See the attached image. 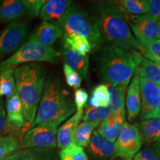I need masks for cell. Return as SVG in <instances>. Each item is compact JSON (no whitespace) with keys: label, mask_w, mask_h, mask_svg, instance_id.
Segmentation results:
<instances>
[{"label":"cell","mask_w":160,"mask_h":160,"mask_svg":"<svg viewBox=\"0 0 160 160\" xmlns=\"http://www.w3.org/2000/svg\"><path fill=\"white\" fill-rule=\"evenodd\" d=\"M142 59L135 50L105 46L99 57V73L107 85L128 87Z\"/></svg>","instance_id":"6da1fadb"},{"label":"cell","mask_w":160,"mask_h":160,"mask_svg":"<svg viewBox=\"0 0 160 160\" xmlns=\"http://www.w3.org/2000/svg\"><path fill=\"white\" fill-rule=\"evenodd\" d=\"M16 87L22 104L25 127L32 128L45 88L46 70L33 62L17 67L13 71Z\"/></svg>","instance_id":"7a4b0ae2"},{"label":"cell","mask_w":160,"mask_h":160,"mask_svg":"<svg viewBox=\"0 0 160 160\" xmlns=\"http://www.w3.org/2000/svg\"><path fill=\"white\" fill-rule=\"evenodd\" d=\"M76 105L68 91L64 88L59 79L50 77L45 81V88L38 107L32 128L39 125H51L58 127L74 113Z\"/></svg>","instance_id":"3957f363"},{"label":"cell","mask_w":160,"mask_h":160,"mask_svg":"<svg viewBox=\"0 0 160 160\" xmlns=\"http://www.w3.org/2000/svg\"><path fill=\"white\" fill-rule=\"evenodd\" d=\"M96 18L104 39L113 45L125 50H135L142 53L143 47L132 34L124 14L118 9L115 2H99Z\"/></svg>","instance_id":"277c9868"},{"label":"cell","mask_w":160,"mask_h":160,"mask_svg":"<svg viewBox=\"0 0 160 160\" xmlns=\"http://www.w3.org/2000/svg\"><path fill=\"white\" fill-rule=\"evenodd\" d=\"M58 26L65 34H76L87 39L93 48L103 43L97 19L73 4Z\"/></svg>","instance_id":"5b68a950"},{"label":"cell","mask_w":160,"mask_h":160,"mask_svg":"<svg viewBox=\"0 0 160 160\" xmlns=\"http://www.w3.org/2000/svg\"><path fill=\"white\" fill-rule=\"evenodd\" d=\"M59 54L53 48L46 47L39 43L28 42L22 46L11 57L0 62V74L9 69L17 68L22 64L36 62H55Z\"/></svg>","instance_id":"8992f818"},{"label":"cell","mask_w":160,"mask_h":160,"mask_svg":"<svg viewBox=\"0 0 160 160\" xmlns=\"http://www.w3.org/2000/svg\"><path fill=\"white\" fill-rule=\"evenodd\" d=\"M114 144V157L121 160H133L141 149L142 138L136 124L125 122Z\"/></svg>","instance_id":"52a82bcc"},{"label":"cell","mask_w":160,"mask_h":160,"mask_svg":"<svg viewBox=\"0 0 160 160\" xmlns=\"http://www.w3.org/2000/svg\"><path fill=\"white\" fill-rule=\"evenodd\" d=\"M136 39L142 47L160 39V19L148 14L124 15Z\"/></svg>","instance_id":"ba28073f"},{"label":"cell","mask_w":160,"mask_h":160,"mask_svg":"<svg viewBox=\"0 0 160 160\" xmlns=\"http://www.w3.org/2000/svg\"><path fill=\"white\" fill-rule=\"evenodd\" d=\"M57 128L39 125L28 131L23 139L24 148H54L57 145Z\"/></svg>","instance_id":"9c48e42d"},{"label":"cell","mask_w":160,"mask_h":160,"mask_svg":"<svg viewBox=\"0 0 160 160\" xmlns=\"http://www.w3.org/2000/svg\"><path fill=\"white\" fill-rule=\"evenodd\" d=\"M27 24L13 22L0 33V58L9 54L22 42L27 34Z\"/></svg>","instance_id":"30bf717a"},{"label":"cell","mask_w":160,"mask_h":160,"mask_svg":"<svg viewBox=\"0 0 160 160\" xmlns=\"http://www.w3.org/2000/svg\"><path fill=\"white\" fill-rule=\"evenodd\" d=\"M141 115L143 120L147 114L157 108L160 104V87L157 84L140 77Z\"/></svg>","instance_id":"8fae6325"},{"label":"cell","mask_w":160,"mask_h":160,"mask_svg":"<svg viewBox=\"0 0 160 160\" xmlns=\"http://www.w3.org/2000/svg\"><path fill=\"white\" fill-rule=\"evenodd\" d=\"M73 5L70 0L47 1L40 11L39 15L44 21L58 25L61 22Z\"/></svg>","instance_id":"7c38bea8"},{"label":"cell","mask_w":160,"mask_h":160,"mask_svg":"<svg viewBox=\"0 0 160 160\" xmlns=\"http://www.w3.org/2000/svg\"><path fill=\"white\" fill-rule=\"evenodd\" d=\"M126 110L128 121L137 119L141 111V97H140V76L138 70L132 77L126 96Z\"/></svg>","instance_id":"4fadbf2b"},{"label":"cell","mask_w":160,"mask_h":160,"mask_svg":"<svg viewBox=\"0 0 160 160\" xmlns=\"http://www.w3.org/2000/svg\"><path fill=\"white\" fill-rule=\"evenodd\" d=\"M63 35V31L59 26L48 22L43 21L32 33L29 42L51 47Z\"/></svg>","instance_id":"5bb4252c"},{"label":"cell","mask_w":160,"mask_h":160,"mask_svg":"<svg viewBox=\"0 0 160 160\" xmlns=\"http://www.w3.org/2000/svg\"><path fill=\"white\" fill-rule=\"evenodd\" d=\"M83 110L77 111L59 128L57 134V142L59 148H65L73 143L76 130L83 119Z\"/></svg>","instance_id":"9a60e30c"},{"label":"cell","mask_w":160,"mask_h":160,"mask_svg":"<svg viewBox=\"0 0 160 160\" xmlns=\"http://www.w3.org/2000/svg\"><path fill=\"white\" fill-rule=\"evenodd\" d=\"M88 152L94 160H108L114 157V144L94 131L88 146Z\"/></svg>","instance_id":"2e32d148"},{"label":"cell","mask_w":160,"mask_h":160,"mask_svg":"<svg viewBox=\"0 0 160 160\" xmlns=\"http://www.w3.org/2000/svg\"><path fill=\"white\" fill-rule=\"evenodd\" d=\"M109 91V109L111 114L122 122H125V86L107 85Z\"/></svg>","instance_id":"e0dca14e"},{"label":"cell","mask_w":160,"mask_h":160,"mask_svg":"<svg viewBox=\"0 0 160 160\" xmlns=\"http://www.w3.org/2000/svg\"><path fill=\"white\" fill-rule=\"evenodd\" d=\"M25 14H28L25 0L0 1V22H13Z\"/></svg>","instance_id":"ac0fdd59"},{"label":"cell","mask_w":160,"mask_h":160,"mask_svg":"<svg viewBox=\"0 0 160 160\" xmlns=\"http://www.w3.org/2000/svg\"><path fill=\"white\" fill-rule=\"evenodd\" d=\"M62 57L66 65L74 70L81 78H87L89 69V59L87 55H83L68 48L64 47Z\"/></svg>","instance_id":"d6986e66"},{"label":"cell","mask_w":160,"mask_h":160,"mask_svg":"<svg viewBox=\"0 0 160 160\" xmlns=\"http://www.w3.org/2000/svg\"><path fill=\"white\" fill-rule=\"evenodd\" d=\"M140 134L142 138L143 143L153 145L160 138V119H150L142 120L136 124Z\"/></svg>","instance_id":"ffe728a7"},{"label":"cell","mask_w":160,"mask_h":160,"mask_svg":"<svg viewBox=\"0 0 160 160\" xmlns=\"http://www.w3.org/2000/svg\"><path fill=\"white\" fill-rule=\"evenodd\" d=\"M124 122L111 113L108 117L100 123L97 132L105 139L113 143L117 140Z\"/></svg>","instance_id":"44dd1931"},{"label":"cell","mask_w":160,"mask_h":160,"mask_svg":"<svg viewBox=\"0 0 160 160\" xmlns=\"http://www.w3.org/2000/svg\"><path fill=\"white\" fill-rule=\"evenodd\" d=\"M115 3L124 15L139 16L148 13V1L146 0H123L115 2Z\"/></svg>","instance_id":"7402d4cb"},{"label":"cell","mask_w":160,"mask_h":160,"mask_svg":"<svg viewBox=\"0 0 160 160\" xmlns=\"http://www.w3.org/2000/svg\"><path fill=\"white\" fill-rule=\"evenodd\" d=\"M138 72L140 77L157 84L160 87V65L159 64L142 57Z\"/></svg>","instance_id":"603a6c76"},{"label":"cell","mask_w":160,"mask_h":160,"mask_svg":"<svg viewBox=\"0 0 160 160\" xmlns=\"http://www.w3.org/2000/svg\"><path fill=\"white\" fill-rule=\"evenodd\" d=\"M100 125L97 122H80L76 130L73 143L80 147H88L96 128Z\"/></svg>","instance_id":"cb8c5ba5"},{"label":"cell","mask_w":160,"mask_h":160,"mask_svg":"<svg viewBox=\"0 0 160 160\" xmlns=\"http://www.w3.org/2000/svg\"><path fill=\"white\" fill-rule=\"evenodd\" d=\"M63 46L73 51L79 52L83 55L90 53L93 49V47L88 40L76 34L64 35Z\"/></svg>","instance_id":"d4e9b609"},{"label":"cell","mask_w":160,"mask_h":160,"mask_svg":"<svg viewBox=\"0 0 160 160\" xmlns=\"http://www.w3.org/2000/svg\"><path fill=\"white\" fill-rule=\"evenodd\" d=\"M19 160H59L54 148H26L20 151Z\"/></svg>","instance_id":"484cf974"},{"label":"cell","mask_w":160,"mask_h":160,"mask_svg":"<svg viewBox=\"0 0 160 160\" xmlns=\"http://www.w3.org/2000/svg\"><path fill=\"white\" fill-rule=\"evenodd\" d=\"M22 147L23 142L15 136L0 137V160L17 153Z\"/></svg>","instance_id":"4316f807"},{"label":"cell","mask_w":160,"mask_h":160,"mask_svg":"<svg viewBox=\"0 0 160 160\" xmlns=\"http://www.w3.org/2000/svg\"><path fill=\"white\" fill-rule=\"evenodd\" d=\"M91 107L108 108L109 105V91L107 85L99 84L92 91L88 102Z\"/></svg>","instance_id":"83f0119b"},{"label":"cell","mask_w":160,"mask_h":160,"mask_svg":"<svg viewBox=\"0 0 160 160\" xmlns=\"http://www.w3.org/2000/svg\"><path fill=\"white\" fill-rule=\"evenodd\" d=\"M13 71V69H9L0 74V98H8L17 91Z\"/></svg>","instance_id":"f1b7e54d"},{"label":"cell","mask_w":160,"mask_h":160,"mask_svg":"<svg viewBox=\"0 0 160 160\" xmlns=\"http://www.w3.org/2000/svg\"><path fill=\"white\" fill-rule=\"evenodd\" d=\"M60 160H88L83 148L72 143L59 152Z\"/></svg>","instance_id":"f546056e"},{"label":"cell","mask_w":160,"mask_h":160,"mask_svg":"<svg viewBox=\"0 0 160 160\" xmlns=\"http://www.w3.org/2000/svg\"><path fill=\"white\" fill-rule=\"evenodd\" d=\"M111 114L109 108L89 107L83 115L84 122L101 123Z\"/></svg>","instance_id":"4dcf8cb0"},{"label":"cell","mask_w":160,"mask_h":160,"mask_svg":"<svg viewBox=\"0 0 160 160\" xmlns=\"http://www.w3.org/2000/svg\"><path fill=\"white\" fill-rule=\"evenodd\" d=\"M142 54L146 59L160 65V39L151 42L143 47Z\"/></svg>","instance_id":"1f68e13d"},{"label":"cell","mask_w":160,"mask_h":160,"mask_svg":"<svg viewBox=\"0 0 160 160\" xmlns=\"http://www.w3.org/2000/svg\"><path fill=\"white\" fill-rule=\"evenodd\" d=\"M63 72L68 85L76 90L79 89L82 84L81 77L66 64L63 65Z\"/></svg>","instance_id":"d6a6232c"},{"label":"cell","mask_w":160,"mask_h":160,"mask_svg":"<svg viewBox=\"0 0 160 160\" xmlns=\"http://www.w3.org/2000/svg\"><path fill=\"white\" fill-rule=\"evenodd\" d=\"M28 8V15L29 17H37L42 8L46 3L45 0H25Z\"/></svg>","instance_id":"836d02e7"},{"label":"cell","mask_w":160,"mask_h":160,"mask_svg":"<svg viewBox=\"0 0 160 160\" xmlns=\"http://www.w3.org/2000/svg\"><path fill=\"white\" fill-rule=\"evenodd\" d=\"M88 99V94L85 90L82 88L76 90L74 92V103L77 111L83 110Z\"/></svg>","instance_id":"e575fe53"},{"label":"cell","mask_w":160,"mask_h":160,"mask_svg":"<svg viewBox=\"0 0 160 160\" xmlns=\"http://www.w3.org/2000/svg\"><path fill=\"white\" fill-rule=\"evenodd\" d=\"M133 160H159V159L152 148H146L138 152Z\"/></svg>","instance_id":"d590c367"},{"label":"cell","mask_w":160,"mask_h":160,"mask_svg":"<svg viewBox=\"0 0 160 160\" xmlns=\"http://www.w3.org/2000/svg\"><path fill=\"white\" fill-rule=\"evenodd\" d=\"M148 13L152 17L160 19V0L148 1Z\"/></svg>","instance_id":"8d00e7d4"},{"label":"cell","mask_w":160,"mask_h":160,"mask_svg":"<svg viewBox=\"0 0 160 160\" xmlns=\"http://www.w3.org/2000/svg\"><path fill=\"white\" fill-rule=\"evenodd\" d=\"M6 126H7L6 112L4 108L3 100L2 98H0V137H7Z\"/></svg>","instance_id":"74e56055"},{"label":"cell","mask_w":160,"mask_h":160,"mask_svg":"<svg viewBox=\"0 0 160 160\" xmlns=\"http://www.w3.org/2000/svg\"><path fill=\"white\" fill-rule=\"evenodd\" d=\"M150 119H160V104L157 108L152 111L151 113L147 114L144 118L143 120Z\"/></svg>","instance_id":"f35d334b"},{"label":"cell","mask_w":160,"mask_h":160,"mask_svg":"<svg viewBox=\"0 0 160 160\" xmlns=\"http://www.w3.org/2000/svg\"><path fill=\"white\" fill-rule=\"evenodd\" d=\"M152 148L155 151V153H157L158 159L160 160V138L157 142H156L154 144H153Z\"/></svg>","instance_id":"ab89813d"},{"label":"cell","mask_w":160,"mask_h":160,"mask_svg":"<svg viewBox=\"0 0 160 160\" xmlns=\"http://www.w3.org/2000/svg\"><path fill=\"white\" fill-rule=\"evenodd\" d=\"M19 156H20V151H18L17 153H14L11 157L6 158V159H3V160H19Z\"/></svg>","instance_id":"60d3db41"},{"label":"cell","mask_w":160,"mask_h":160,"mask_svg":"<svg viewBox=\"0 0 160 160\" xmlns=\"http://www.w3.org/2000/svg\"></svg>","instance_id":"b9f144b4"}]
</instances>
